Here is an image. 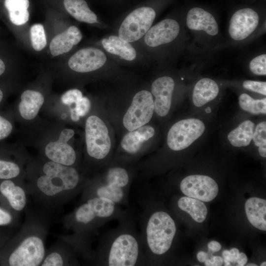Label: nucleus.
Returning <instances> with one entry per match:
<instances>
[{
  "mask_svg": "<svg viewBox=\"0 0 266 266\" xmlns=\"http://www.w3.org/2000/svg\"><path fill=\"white\" fill-rule=\"evenodd\" d=\"M93 261L98 266L146 265L140 235L131 216L120 221L116 228L102 237L94 252Z\"/></svg>",
  "mask_w": 266,
  "mask_h": 266,
  "instance_id": "obj_1",
  "label": "nucleus"
},
{
  "mask_svg": "<svg viewBox=\"0 0 266 266\" xmlns=\"http://www.w3.org/2000/svg\"><path fill=\"white\" fill-rule=\"evenodd\" d=\"M42 172L27 187L30 195L47 206L69 200L81 193L86 184L75 167L51 161L43 165Z\"/></svg>",
  "mask_w": 266,
  "mask_h": 266,
  "instance_id": "obj_2",
  "label": "nucleus"
},
{
  "mask_svg": "<svg viewBox=\"0 0 266 266\" xmlns=\"http://www.w3.org/2000/svg\"><path fill=\"white\" fill-rule=\"evenodd\" d=\"M131 216L122 206L100 197H91L81 200L80 204L65 217V226L74 233L73 236L88 243V239L107 222H119Z\"/></svg>",
  "mask_w": 266,
  "mask_h": 266,
  "instance_id": "obj_3",
  "label": "nucleus"
},
{
  "mask_svg": "<svg viewBox=\"0 0 266 266\" xmlns=\"http://www.w3.org/2000/svg\"><path fill=\"white\" fill-rule=\"evenodd\" d=\"M138 202L141 209L140 235L146 264H148L153 257L162 256L168 251L176 234V227L168 213L152 210L144 194L139 196Z\"/></svg>",
  "mask_w": 266,
  "mask_h": 266,
  "instance_id": "obj_4",
  "label": "nucleus"
},
{
  "mask_svg": "<svg viewBox=\"0 0 266 266\" xmlns=\"http://www.w3.org/2000/svg\"><path fill=\"white\" fill-rule=\"evenodd\" d=\"M46 228L37 221L27 222L16 237L7 258L10 266H40L46 253Z\"/></svg>",
  "mask_w": 266,
  "mask_h": 266,
  "instance_id": "obj_5",
  "label": "nucleus"
},
{
  "mask_svg": "<svg viewBox=\"0 0 266 266\" xmlns=\"http://www.w3.org/2000/svg\"><path fill=\"white\" fill-rule=\"evenodd\" d=\"M131 182L129 172L126 168L109 167L102 178L86 183L81 200L97 197L107 199L122 206H128Z\"/></svg>",
  "mask_w": 266,
  "mask_h": 266,
  "instance_id": "obj_6",
  "label": "nucleus"
},
{
  "mask_svg": "<svg viewBox=\"0 0 266 266\" xmlns=\"http://www.w3.org/2000/svg\"><path fill=\"white\" fill-rule=\"evenodd\" d=\"M156 17V12L151 7H138L129 13L123 21L118 36L123 40L133 42L144 36Z\"/></svg>",
  "mask_w": 266,
  "mask_h": 266,
  "instance_id": "obj_7",
  "label": "nucleus"
},
{
  "mask_svg": "<svg viewBox=\"0 0 266 266\" xmlns=\"http://www.w3.org/2000/svg\"><path fill=\"white\" fill-rule=\"evenodd\" d=\"M85 139L87 151L90 157L101 160L108 155L111 148L108 130L99 117L92 115L87 119Z\"/></svg>",
  "mask_w": 266,
  "mask_h": 266,
  "instance_id": "obj_8",
  "label": "nucleus"
},
{
  "mask_svg": "<svg viewBox=\"0 0 266 266\" xmlns=\"http://www.w3.org/2000/svg\"><path fill=\"white\" fill-rule=\"evenodd\" d=\"M203 122L197 118L183 119L175 123L169 129L167 143L173 151H180L188 147L204 133Z\"/></svg>",
  "mask_w": 266,
  "mask_h": 266,
  "instance_id": "obj_9",
  "label": "nucleus"
},
{
  "mask_svg": "<svg viewBox=\"0 0 266 266\" xmlns=\"http://www.w3.org/2000/svg\"><path fill=\"white\" fill-rule=\"evenodd\" d=\"M154 111V100L151 93L141 90L134 95L124 116L123 125L129 131L135 130L150 121Z\"/></svg>",
  "mask_w": 266,
  "mask_h": 266,
  "instance_id": "obj_10",
  "label": "nucleus"
},
{
  "mask_svg": "<svg viewBox=\"0 0 266 266\" xmlns=\"http://www.w3.org/2000/svg\"><path fill=\"white\" fill-rule=\"evenodd\" d=\"M181 191L186 196L201 201L213 200L218 193V186L211 177L203 175H191L180 182Z\"/></svg>",
  "mask_w": 266,
  "mask_h": 266,
  "instance_id": "obj_11",
  "label": "nucleus"
},
{
  "mask_svg": "<svg viewBox=\"0 0 266 266\" xmlns=\"http://www.w3.org/2000/svg\"><path fill=\"white\" fill-rule=\"evenodd\" d=\"M82 253L71 237L55 244L46 251L40 266H76L79 264L78 256Z\"/></svg>",
  "mask_w": 266,
  "mask_h": 266,
  "instance_id": "obj_12",
  "label": "nucleus"
},
{
  "mask_svg": "<svg viewBox=\"0 0 266 266\" xmlns=\"http://www.w3.org/2000/svg\"><path fill=\"white\" fill-rule=\"evenodd\" d=\"M72 129L63 130L58 140L50 142L45 148V154L50 161L65 166H72L76 160V155L73 148L67 141L73 136Z\"/></svg>",
  "mask_w": 266,
  "mask_h": 266,
  "instance_id": "obj_13",
  "label": "nucleus"
},
{
  "mask_svg": "<svg viewBox=\"0 0 266 266\" xmlns=\"http://www.w3.org/2000/svg\"><path fill=\"white\" fill-rule=\"evenodd\" d=\"M107 58L100 49L86 47L80 49L69 59V67L78 72H88L96 70L106 63Z\"/></svg>",
  "mask_w": 266,
  "mask_h": 266,
  "instance_id": "obj_14",
  "label": "nucleus"
},
{
  "mask_svg": "<svg viewBox=\"0 0 266 266\" xmlns=\"http://www.w3.org/2000/svg\"><path fill=\"white\" fill-rule=\"evenodd\" d=\"M259 21L257 13L249 8L239 9L232 16L229 33L235 40H241L249 36L256 29Z\"/></svg>",
  "mask_w": 266,
  "mask_h": 266,
  "instance_id": "obj_15",
  "label": "nucleus"
},
{
  "mask_svg": "<svg viewBox=\"0 0 266 266\" xmlns=\"http://www.w3.org/2000/svg\"><path fill=\"white\" fill-rule=\"evenodd\" d=\"M180 26L176 20L164 19L151 27L144 36L145 44L150 47H156L168 43L178 35Z\"/></svg>",
  "mask_w": 266,
  "mask_h": 266,
  "instance_id": "obj_16",
  "label": "nucleus"
},
{
  "mask_svg": "<svg viewBox=\"0 0 266 266\" xmlns=\"http://www.w3.org/2000/svg\"><path fill=\"white\" fill-rule=\"evenodd\" d=\"M174 88V80L169 76L159 77L153 82L151 94L155 97L154 111L159 116L164 117L168 113Z\"/></svg>",
  "mask_w": 266,
  "mask_h": 266,
  "instance_id": "obj_17",
  "label": "nucleus"
},
{
  "mask_svg": "<svg viewBox=\"0 0 266 266\" xmlns=\"http://www.w3.org/2000/svg\"><path fill=\"white\" fill-rule=\"evenodd\" d=\"M0 195L11 210L19 213L26 208L29 194L26 186L16 183L12 179H6L0 183Z\"/></svg>",
  "mask_w": 266,
  "mask_h": 266,
  "instance_id": "obj_18",
  "label": "nucleus"
},
{
  "mask_svg": "<svg viewBox=\"0 0 266 266\" xmlns=\"http://www.w3.org/2000/svg\"><path fill=\"white\" fill-rule=\"evenodd\" d=\"M186 24L191 30L203 31L210 35L218 33V27L214 17L202 8L191 9L187 16Z\"/></svg>",
  "mask_w": 266,
  "mask_h": 266,
  "instance_id": "obj_19",
  "label": "nucleus"
},
{
  "mask_svg": "<svg viewBox=\"0 0 266 266\" xmlns=\"http://www.w3.org/2000/svg\"><path fill=\"white\" fill-rule=\"evenodd\" d=\"M82 38L79 29L76 26H71L52 39L49 47L50 52L54 56L67 53L73 46L77 45Z\"/></svg>",
  "mask_w": 266,
  "mask_h": 266,
  "instance_id": "obj_20",
  "label": "nucleus"
},
{
  "mask_svg": "<svg viewBox=\"0 0 266 266\" xmlns=\"http://www.w3.org/2000/svg\"><path fill=\"white\" fill-rule=\"evenodd\" d=\"M101 44L108 53L127 61L134 60L137 53L131 43L121 39L118 36L111 35L102 39Z\"/></svg>",
  "mask_w": 266,
  "mask_h": 266,
  "instance_id": "obj_21",
  "label": "nucleus"
},
{
  "mask_svg": "<svg viewBox=\"0 0 266 266\" xmlns=\"http://www.w3.org/2000/svg\"><path fill=\"white\" fill-rule=\"evenodd\" d=\"M154 133L155 130L151 126H141L135 130L130 131L124 136L121 143V147L130 154H136L140 149L142 143L152 137Z\"/></svg>",
  "mask_w": 266,
  "mask_h": 266,
  "instance_id": "obj_22",
  "label": "nucleus"
},
{
  "mask_svg": "<svg viewBox=\"0 0 266 266\" xmlns=\"http://www.w3.org/2000/svg\"><path fill=\"white\" fill-rule=\"evenodd\" d=\"M245 209L249 222L255 228L266 231V200L257 197L249 198L245 202Z\"/></svg>",
  "mask_w": 266,
  "mask_h": 266,
  "instance_id": "obj_23",
  "label": "nucleus"
},
{
  "mask_svg": "<svg viewBox=\"0 0 266 266\" xmlns=\"http://www.w3.org/2000/svg\"><path fill=\"white\" fill-rule=\"evenodd\" d=\"M21 99L19 111L22 117L26 120L34 118L44 101L41 93L31 90L24 91L21 95Z\"/></svg>",
  "mask_w": 266,
  "mask_h": 266,
  "instance_id": "obj_24",
  "label": "nucleus"
},
{
  "mask_svg": "<svg viewBox=\"0 0 266 266\" xmlns=\"http://www.w3.org/2000/svg\"><path fill=\"white\" fill-rule=\"evenodd\" d=\"M219 89L217 84L213 80L204 78L195 85L192 96L194 104L201 107L216 98Z\"/></svg>",
  "mask_w": 266,
  "mask_h": 266,
  "instance_id": "obj_25",
  "label": "nucleus"
},
{
  "mask_svg": "<svg viewBox=\"0 0 266 266\" xmlns=\"http://www.w3.org/2000/svg\"><path fill=\"white\" fill-rule=\"evenodd\" d=\"M66 11L77 20L89 24L98 22L96 14L91 10L84 0H64Z\"/></svg>",
  "mask_w": 266,
  "mask_h": 266,
  "instance_id": "obj_26",
  "label": "nucleus"
},
{
  "mask_svg": "<svg viewBox=\"0 0 266 266\" xmlns=\"http://www.w3.org/2000/svg\"><path fill=\"white\" fill-rule=\"evenodd\" d=\"M254 127L255 124L252 121H243L228 134V138L230 142L234 147L249 145L252 139Z\"/></svg>",
  "mask_w": 266,
  "mask_h": 266,
  "instance_id": "obj_27",
  "label": "nucleus"
},
{
  "mask_svg": "<svg viewBox=\"0 0 266 266\" xmlns=\"http://www.w3.org/2000/svg\"><path fill=\"white\" fill-rule=\"evenodd\" d=\"M177 206L198 223L203 222L206 217L207 209L204 203L199 200L182 197L177 201Z\"/></svg>",
  "mask_w": 266,
  "mask_h": 266,
  "instance_id": "obj_28",
  "label": "nucleus"
},
{
  "mask_svg": "<svg viewBox=\"0 0 266 266\" xmlns=\"http://www.w3.org/2000/svg\"><path fill=\"white\" fill-rule=\"evenodd\" d=\"M29 0H5L4 6L8 12L9 19L14 25L25 24L29 20Z\"/></svg>",
  "mask_w": 266,
  "mask_h": 266,
  "instance_id": "obj_29",
  "label": "nucleus"
},
{
  "mask_svg": "<svg viewBox=\"0 0 266 266\" xmlns=\"http://www.w3.org/2000/svg\"><path fill=\"white\" fill-rule=\"evenodd\" d=\"M239 104L242 110L252 114H265L266 113V98L255 100L243 93L239 96Z\"/></svg>",
  "mask_w": 266,
  "mask_h": 266,
  "instance_id": "obj_30",
  "label": "nucleus"
},
{
  "mask_svg": "<svg viewBox=\"0 0 266 266\" xmlns=\"http://www.w3.org/2000/svg\"><path fill=\"white\" fill-rule=\"evenodd\" d=\"M30 35L32 46L35 51H41L46 45V37L42 25H33L30 29Z\"/></svg>",
  "mask_w": 266,
  "mask_h": 266,
  "instance_id": "obj_31",
  "label": "nucleus"
},
{
  "mask_svg": "<svg viewBox=\"0 0 266 266\" xmlns=\"http://www.w3.org/2000/svg\"><path fill=\"white\" fill-rule=\"evenodd\" d=\"M252 139L255 145L258 147L259 154L263 157H266V122L259 123L254 131Z\"/></svg>",
  "mask_w": 266,
  "mask_h": 266,
  "instance_id": "obj_32",
  "label": "nucleus"
},
{
  "mask_svg": "<svg viewBox=\"0 0 266 266\" xmlns=\"http://www.w3.org/2000/svg\"><path fill=\"white\" fill-rule=\"evenodd\" d=\"M20 172L21 169L17 164L0 159V180L14 179Z\"/></svg>",
  "mask_w": 266,
  "mask_h": 266,
  "instance_id": "obj_33",
  "label": "nucleus"
},
{
  "mask_svg": "<svg viewBox=\"0 0 266 266\" xmlns=\"http://www.w3.org/2000/svg\"><path fill=\"white\" fill-rule=\"evenodd\" d=\"M249 68L255 74L266 75V54H262L253 59L249 64Z\"/></svg>",
  "mask_w": 266,
  "mask_h": 266,
  "instance_id": "obj_34",
  "label": "nucleus"
},
{
  "mask_svg": "<svg viewBox=\"0 0 266 266\" xmlns=\"http://www.w3.org/2000/svg\"><path fill=\"white\" fill-rule=\"evenodd\" d=\"M243 86L247 90L258 93L263 95H266V82L253 80H245L243 83Z\"/></svg>",
  "mask_w": 266,
  "mask_h": 266,
  "instance_id": "obj_35",
  "label": "nucleus"
},
{
  "mask_svg": "<svg viewBox=\"0 0 266 266\" xmlns=\"http://www.w3.org/2000/svg\"><path fill=\"white\" fill-rule=\"evenodd\" d=\"M82 97V92L78 89H71L65 92L61 97L62 102L67 105L76 103Z\"/></svg>",
  "mask_w": 266,
  "mask_h": 266,
  "instance_id": "obj_36",
  "label": "nucleus"
},
{
  "mask_svg": "<svg viewBox=\"0 0 266 266\" xmlns=\"http://www.w3.org/2000/svg\"><path fill=\"white\" fill-rule=\"evenodd\" d=\"M90 107V100L86 97H82L75 103L74 109L80 117H83L89 112Z\"/></svg>",
  "mask_w": 266,
  "mask_h": 266,
  "instance_id": "obj_37",
  "label": "nucleus"
},
{
  "mask_svg": "<svg viewBox=\"0 0 266 266\" xmlns=\"http://www.w3.org/2000/svg\"><path fill=\"white\" fill-rule=\"evenodd\" d=\"M12 130V125L6 119L0 115V140L8 136Z\"/></svg>",
  "mask_w": 266,
  "mask_h": 266,
  "instance_id": "obj_38",
  "label": "nucleus"
},
{
  "mask_svg": "<svg viewBox=\"0 0 266 266\" xmlns=\"http://www.w3.org/2000/svg\"><path fill=\"white\" fill-rule=\"evenodd\" d=\"M13 217L10 211L0 207V227L11 224L14 221Z\"/></svg>",
  "mask_w": 266,
  "mask_h": 266,
  "instance_id": "obj_39",
  "label": "nucleus"
},
{
  "mask_svg": "<svg viewBox=\"0 0 266 266\" xmlns=\"http://www.w3.org/2000/svg\"><path fill=\"white\" fill-rule=\"evenodd\" d=\"M223 259L220 256H212L211 259H207L204 263L206 266H221L223 264Z\"/></svg>",
  "mask_w": 266,
  "mask_h": 266,
  "instance_id": "obj_40",
  "label": "nucleus"
},
{
  "mask_svg": "<svg viewBox=\"0 0 266 266\" xmlns=\"http://www.w3.org/2000/svg\"><path fill=\"white\" fill-rule=\"evenodd\" d=\"M208 249L212 252H216L220 250L221 244L216 241H211L208 244Z\"/></svg>",
  "mask_w": 266,
  "mask_h": 266,
  "instance_id": "obj_41",
  "label": "nucleus"
},
{
  "mask_svg": "<svg viewBox=\"0 0 266 266\" xmlns=\"http://www.w3.org/2000/svg\"><path fill=\"white\" fill-rule=\"evenodd\" d=\"M230 262L233 264L236 263V259L239 254V250L235 248L231 249L230 251Z\"/></svg>",
  "mask_w": 266,
  "mask_h": 266,
  "instance_id": "obj_42",
  "label": "nucleus"
},
{
  "mask_svg": "<svg viewBox=\"0 0 266 266\" xmlns=\"http://www.w3.org/2000/svg\"><path fill=\"white\" fill-rule=\"evenodd\" d=\"M247 257L244 253H239L238 257L236 259V263H237V266H243L247 262Z\"/></svg>",
  "mask_w": 266,
  "mask_h": 266,
  "instance_id": "obj_43",
  "label": "nucleus"
},
{
  "mask_svg": "<svg viewBox=\"0 0 266 266\" xmlns=\"http://www.w3.org/2000/svg\"><path fill=\"white\" fill-rule=\"evenodd\" d=\"M223 261L225 266H232L230 262V252L229 250H225L222 253Z\"/></svg>",
  "mask_w": 266,
  "mask_h": 266,
  "instance_id": "obj_44",
  "label": "nucleus"
},
{
  "mask_svg": "<svg viewBox=\"0 0 266 266\" xmlns=\"http://www.w3.org/2000/svg\"><path fill=\"white\" fill-rule=\"evenodd\" d=\"M208 254L204 251H200L197 254V258L199 262L203 263L207 259H208Z\"/></svg>",
  "mask_w": 266,
  "mask_h": 266,
  "instance_id": "obj_45",
  "label": "nucleus"
},
{
  "mask_svg": "<svg viewBox=\"0 0 266 266\" xmlns=\"http://www.w3.org/2000/svg\"><path fill=\"white\" fill-rule=\"evenodd\" d=\"M70 112L71 120L74 122L78 121L79 119L80 116L77 113L75 109H71L70 110Z\"/></svg>",
  "mask_w": 266,
  "mask_h": 266,
  "instance_id": "obj_46",
  "label": "nucleus"
},
{
  "mask_svg": "<svg viewBox=\"0 0 266 266\" xmlns=\"http://www.w3.org/2000/svg\"><path fill=\"white\" fill-rule=\"evenodd\" d=\"M5 68V65L3 62L0 59V75L4 71Z\"/></svg>",
  "mask_w": 266,
  "mask_h": 266,
  "instance_id": "obj_47",
  "label": "nucleus"
},
{
  "mask_svg": "<svg viewBox=\"0 0 266 266\" xmlns=\"http://www.w3.org/2000/svg\"><path fill=\"white\" fill-rule=\"evenodd\" d=\"M3 97V94L2 91L0 90V102H1Z\"/></svg>",
  "mask_w": 266,
  "mask_h": 266,
  "instance_id": "obj_48",
  "label": "nucleus"
},
{
  "mask_svg": "<svg viewBox=\"0 0 266 266\" xmlns=\"http://www.w3.org/2000/svg\"><path fill=\"white\" fill-rule=\"evenodd\" d=\"M205 111L207 112V113H210L211 110V108L209 107H207L205 109Z\"/></svg>",
  "mask_w": 266,
  "mask_h": 266,
  "instance_id": "obj_49",
  "label": "nucleus"
},
{
  "mask_svg": "<svg viewBox=\"0 0 266 266\" xmlns=\"http://www.w3.org/2000/svg\"><path fill=\"white\" fill-rule=\"evenodd\" d=\"M247 266H257V265L255 264H249Z\"/></svg>",
  "mask_w": 266,
  "mask_h": 266,
  "instance_id": "obj_50",
  "label": "nucleus"
},
{
  "mask_svg": "<svg viewBox=\"0 0 266 266\" xmlns=\"http://www.w3.org/2000/svg\"><path fill=\"white\" fill-rule=\"evenodd\" d=\"M266 266V262H264L261 265V266Z\"/></svg>",
  "mask_w": 266,
  "mask_h": 266,
  "instance_id": "obj_51",
  "label": "nucleus"
}]
</instances>
